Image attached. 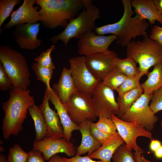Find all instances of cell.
Wrapping results in <instances>:
<instances>
[{"mask_svg":"<svg viewBox=\"0 0 162 162\" xmlns=\"http://www.w3.org/2000/svg\"><path fill=\"white\" fill-rule=\"evenodd\" d=\"M10 94L9 98L3 103L2 106L4 116L2 129L5 139H8L11 135H17L22 130V124L27 117V110L35 103L29 89L22 90L13 86Z\"/></svg>","mask_w":162,"mask_h":162,"instance_id":"cell-2","label":"cell"},{"mask_svg":"<svg viewBox=\"0 0 162 162\" xmlns=\"http://www.w3.org/2000/svg\"><path fill=\"white\" fill-rule=\"evenodd\" d=\"M48 92L49 100L53 105L57 111L63 129L64 137L70 142L73 131L79 130V125L74 123L70 117L64 103L51 88H46Z\"/></svg>","mask_w":162,"mask_h":162,"instance_id":"cell-18","label":"cell"},{"mask_svg":"<svg viewBox=\"0 0 162 162\" xmlns=\"http://www.w3.org/2000/svg\"><path fill=\"white\" fill-rule=\"evenodd\" d=\"M124 142L117 132L89 156L92 159H99L103 162H111V159L116 150Z\"/></svg>","mask_w":162,"mask_h":162,"instance_id":"cell-22","label":"cell"},{"mask_svg":"<svg viewBox=\"0 0 162 162\" xmlns=\"http://www.w3.org/2000/svg\"><path fill=\"white\" fill-rule=\"evenodd\" d=\"M64 104L71 119L78 125L86 120H96L91 93L77 90Z\"/></svg>","mask_w":162,"mask_h":162,"instance_id":"cell-8","label":"cell"},{"mask_svg":"<svg viewBox=\"0 0 162 162\" xmlns=\"http://www.w3.org/2000/svg\"><path fill=\"white\" fill-rule=\"evenodd\" d=\"M53 90L64 103H68L77 90L76 88L70 69L63 68L60 79L57 83L53 85Z\"/></svg>","mask_w":162,"mask_h":162,"instance_id":"cell-20","label":"cell"},{"mask_svg":"<svg viewBox=\"0 0 162 162\" xmlns=\"http://www.w3.org/2000/svg\"><path fill=\"white\" fill-rule=\"evenodd\" d=\"M118 58L116 52L107 51L86 56L85 63L89 71L96 78L102 80L116 68Z\"/></svg>","mask_w":162,"mask_h":162,"instance_id":"cell-12","label":"cell"},{"mask_svg":"<svg viewBox=\"0 0 162 162\" xmlns=\"http://www.w3.org/2000/svg\"><path fill=\"white\" fill-rule=\"evenodd\" d=\"M62 158L65 162H103L100 160L98 161L93 160L88 155L82 157L76 155L70 158L63 157Z\"/></svg>","mask_w":162,"mask_h":162,"instance_id":"cell-40","label":"cell"},{"mask_svg":"<svg viewBox=\"0 0 162 162\" xmlns=\"http://www.w3.org/2000/svg\"><path fill=\"white\" fill-rule=\"evenodd\" d=\"M28 153L29 156L27 162H46L42 153L40 152L33 149Z\"/></svg>","mask_w":162,"mask_h":162,"instance_id":"cell-39","label":"cell"},{"mask_svg":"<svg viewBox=\"0 0 162 162\" xmlns=\"http://www.w3.org/2000/svg\"><path fill=\"white\" fill-rule=\"evenodd\" d=\"M122 2L124 10L121 19L116 22L96 27L94 30L98 34H110L116 36L117 43L126 46L137 37L147 35L146 31L148 24L146 20L141 19L136 15L132 17L134 13L130 0H122Z\"/></svg>","mask_w":162,"mask_h":162,"instance_id":"cell-3","label":"cell"},{"mask_svg":"<svg viewBox=\"0 0 162 162\" xmlns=\"http://www.w3.org/2000/svg\"><path fill=\"white\" fill-rule=\"evenodd\" d=\"M37 0H24L22 5L16 10L13 11L10 16L9 21L0 30H5L21 24L36 23L40 19L37 6L34 7L36 4Z\"/></svg>","mask_w":162,"mask_h":162,"instance_id":"cell-16","label":"cell"},{"mask_svg":"<svg viewBox=\"0 0 162 162\" xmlns=\"http://www.w3.org/2000/svg\"><path fill=\"white\" fill-rule=\"evenodd\" d=\"M116 69L127 77L134 78L140 74L136 63L132 59L118 58L116 62Z\"/></svg>","mask_w":162,"mask_h":162,"instance_id":"cell-26","label":"cell"},{"mask_svg":"<svg viewBox=\"0 0 162 162\" xmlns=\"http://www.w3.org/2000/svg\"><path fill=\"white\" fill-rule=\"evenodd\" d=\"M33 149L41 152L47 160L58 153H63L71 157L74 156L76 153L73 143L63 138L45 137L40 141H34Z\"/></svg>","mask_w":162,"mask_h":162,"instance_id":"cell-14","label":"cell"},{"mask_svg":"<svg viewBox=\"0 0 162 162\" xmlns=\"http://www.w3.org/2000/svg\"><path fill=\"white\" fill-rule=\"evenodd\" d=\"M21 0H0V28L5 20L10 15L15 6L19 4Z\"/></svg>","mask_w":162,"mask_h":162,"instance_id":"cell-31","label":"cell"},{"mask_svg":"<svg viewBox=\"0 0 162 162\" xmlns=\"http://www.w3.org/2000/svg\"><path fill=\"white\" fill-rule=\"evenodd\" d=\"M143 75L139 74L133 78L127 77L123 83L116 90L118 95L130 91L140 85L139 81Z\"/></svg>","mask_w":162,"mask_h":162,"instance_id":"cell-34","label":"cell"},{"mask_svg":"<svg viewBox=\"0 0 162 162\" xmlns=\"http://www.w3.org/2000/svg\"><path fill=\"white\" fill-rule=\"evenodd\" d=\"M98 117V121L94 123L95 126L98 128L112 135L117 132L116 125L111 118L103 116Z\"/></svg>","mask_w":162,"mask_h":162,"instance_id":"cell-32","label":"cell"},{"mask_svg":"<svg viewBox=\"0 0 162 162\" xmlns=\"http://www.w3.org/2000/svg\"><path fill=\"white\" fill-rule=\"evenodd\" d=\"M112 158L113 162H136L132 151L127 149L124 142L117 149Z\"/></svg>","mask_w":162,"mask_h":162,"instance_id":"cell-29","label":"cell"},{"mask_svg":"<svg viewBox=\"0 0 162 162\" xmlns=\"http://www.w3.org/2000/svg\"><path fill=\"white\" fill-rule=\"evenodd\" d=\"M5 151L4 148L2 146H0V152H4Z\"/></svg>","mask_w":162,"mask_h":162,"instance_id":"cell-48","label":"cell"},{"mask_svg":"<svg viewBox=\"0 0 162 162\" xmlns=\"http://www.w3.org/2000/svg\"><path fill=\"white\" fill-rule=\"evenodd\" d=\"M152 94L143 93L120 118L126 122H136L151 131L158 120L149 105Z\"/></svg>","mask_w":162,"mask_h":162,"instance_id":"cell-7","label":"cell"},{"mask_svg":"<svg viewBox=\"0 0 162 162\" xmlns=\"http://www.w3.org/2000/svg\"><path fill=\"white\" fill-rule=\"evenodd\" d=\"M90 0H37L40 19L44 27L53 29L65 27L84 9L92 4Z\"/></svg>","mask_w":162,"mask_h":162,"instance_id":"cell-1","label":"cell"},{"mask_svg":"<svg viewBox=\"0 0 162 162\" xmlns=\"http://www.w3.org/2000/svg\"><path fill=\"white\" fill-rule=\"evenodd\" d=\"M86 56L73 57L69 60L71 76L76 89L91 93L102 80L96 78L88 69Z\"/></svg>","mask_w":162,"mask_h":162,"instance_id":"cell-10","label":"cell"},{"mask_svg":"<svg viewBox=\"0 0 162 162\" xmlns=\"http://www.w3.org/2000/svg\"><path fill=\"white\" fill-rule=\"evenodd\" d=\"M149 38L157 42L162 48V26H154L151 29Z\"/></svg>","mask_w":162,"mask_h":162,"instance_id":"cell-38","label":"cell"},{"mask_svg":"<svg viewBox=\"0 0 162 162\" xmlns=\"http://www.w3.org/2000/svg\"><path fill=\"white\" fill-rule=\"evenodd\" d=\"M0 162H7L5 156L1 154H0Z\"/></svg>","mask_w":162,"mask_h":162,"instance_id":"cell-46","label":"cell"},{"mask_svg":"<svg viewBox=\"0 0 162 162\" xmlns=\"http://www.w3.org/2000/svg\"><path fill=\"white\" fill-rule=\"evenodd\" d=\"M28 153L24 151L17 144H15L9 150L7 162H27Z\"/></svg>","mask_w":162,"mask_h":162,"instance_id":"cell-30","label":"cell"},{"mask_svg":"<svg viewBox=\"0 0 162 162\" xmlns=\"http://www.w3.org/2000/svg\"><path fill=\"white\" fill-rule=\"evenodd\" d=\"M91 132L95 138L102 144L110 139L113 135L105 132L98 128L94 123L92 122L90 127Z\"/></svg>","mask_w":162,"mask_h":162,"instance_id":"cell-36","label":"cell"},{"mask_svg":"<svg viewBox=\"0 0 162 162\" xmlns=\"http://www.w3.org/2000/svg\"><path fill=\"white\" fill-rule=\"evenodd\" d=\"M131 6L134 9L136 15L141 19L148 20L151 25L156 21L162 24V15L155 6L153 0H133Z\"/></svg>","mask_w":162,"mask_h":162,"instance_id":"cell-19","label":"cell"},{"mask_svg":"<svg viewBox=\"0 0 162 162\" xmlns=\"http://www.w3.org/2000/svg\"><path fill=\"white\" fill-rule=\"evenodd\" d=\"M127 77L116 68L109 73L102 80V82L111 89L116 91L124 82Z\"/></svg>","mask_w":162,"mask_h":162,"instance_id":"cell-27","label":"cell"},{"mask_svg":"<svg viewBox=\"0 0 162 162\" xmlns=\"http://www.w3.org/2000/svg\"><path fill=\"white\" fill-rule=\"evenodd\" d=\"M28 110L34 122L36 134L35 141L42 140L46 136L47 128L39 106H36L34 103L28 108Z\"/></svg>","mask_w":162,"mask_h":162,"instance_id":"cell-25","label":"cell"},{"mask_svg":"<svg viewBox=\"0 0 162 162\" xmlns=\"http://www.w3.org/2000/svg\"><path fill=\"white\" fill-rule=\"evenodd\" d=\"M160 125H161V129H162V119L161 121V122H160Z\"/></svg>","mask_w":162,"mask_h":162,"instance_id":"cell-49","label":"cell"},{"mask_svg":"<svg viewBox=\"0 0 162 162\" xmlns=\"http://www.w3.org/2000/svg\"><path fill=\"white\" fill-rule=\"evenodd\" d=\"M111 119L116 125L117 132L129 150L133 149L136 152L142 149L136 143V139L139 136H144L151 140L153 139L150 131L138 123L123 121L116 115H112Z\"/></svg>","mask_w":162,"mask_h":162,"instance_id":"cell-11","label":"cell"},{"mask_svg":"<svg viewBox=\"0 0 162 162\" xmlns=\"http://www.w3.org/2000/svg\"><path fill=\"white\" fill-rule=\"evenodd\" d=\"M101 81L91 93L95 115L97 118L103 116L110 118L112 115L118 116V106L114 91Z\"/></svg>","mask_w":162,"mask_h":162,"instance_id":"cell-9","label":"cell"},{"mask_svg":"<svg viewBox=\"0 0 162 162\" xmlns=\"http://www.w3.org/2000/svg\"><path fill=\"white\" fill-rule=\"evenodd\" d=\"M92 122L86 120L79 125L82 140L80 145L77 148L76 155L81 156L88 153V155L89 156L102 145L95 138L91 132L90 127Z\"/></svg>","mask_w":162,"mask_h":162,"instance_id":"cell-21","label":"cell"},{"mask_svg":"<svg viewBox=\"0 0 162 162\" xmlns=\"http://www.w3.org/2000/svg\"><path fill=\"white\" fill-rule=\"evenodd\" d=\"M151 100L149 106L155 114L162 110V87L153 92Z\"/></svg>","mask_w":162,"mask_h":162,"instance_id":"cell-35","label":"cell"},{"mask_svg":"<svg viewBox=\"0 0 162 162\" xmlns=\"http://www.w3.org/2000/svg\"><path fill=\"white\" fill-rule=\"evenodd\" d=\"M126 46L127 57L139 64L138 70L143 75L147 74L151 67L162 62V48L147 35L141 41L133 40Z\"/></svg>","mask_w":162,"mask_h":162,"instance_id":"cell-5","label":"cell"},{"mask_svg":"<svg viewBox=\"0 0 162 162\" xmlns=\"http://www.w3.org/2000/svg\"><path fill=\"white\" fill-rule=\"evenodd\" d=\"M32 68L37 78L44 82L46 88H51L50 81L54 72L53 69L42 66L36 62L32 64Z\"/></svg>","mask_w":162,"mask_h":162,"instance_id":"cell-28","label":"cell"},{"mask_svg":"<svg viewBox=\"0 0 162 162\" xmlns=\"http://www.w3.org/2000/svg\"><path fill=\"white\" fill-rule=\"evenodd\" d=\"M55 49V46L52 45L50 48L45 51H42L40 55L35 59L34 61L42 66L54 69L55 66L52 61L50 54Z\"/></svg>","mask_w":162,"mask_h":162,"instance_id":"cell-33","label":"cell"},{"mask_svg":"<svg viewBox=\"0 0 162 162\" xmlns=\"http://www.w3.org/2000/svg\"><path fill=\"white\" fill-rule=\"evenodd\" d=\"M154 153L156 158L158 159L162 158V145Z\"/></svg>","mask_w":162,"mask_h":162,"instance_id":"cell-45","label":"cell"},{"mask_svg":"<svg viewBox=\"0 0 162 162\" xmlns=\"http://www.w3.org/2000/svg\"><path fill=\"white\" fill-rule=\"evenodd\" d=\"M153 2L158 10L162 15V0H154Z\"/></svg>","mask_w":162,"mask_h":162,"instance_id":"cell-44","label":"cell"},{"mask_svg":"<svg viewBox=\"0 0 162 162\" xmlns=\"http://www.w3.org/2000/svg\"><path fill=\"white\" fill-rule=\"evenodd\" d=\"M0 61L13 86L21 90H28L30 82L28 63L19 52L7 45L0 47Z\"/></svg>","mask_w":162,"mask_h":162,"instance_id":"cell-4","label":"cell"},{"mask_svg":"<svg viewBox=\"0 0 162 162\" xmlns=\"http://www.w3.org/2000/svg\"><path fill=\"white\" fill-rule=\"evenodd\" d=\"M49 101L48 92L46 89L43 101L39 106L46 126L45 137L63 138V129L59 117L57 112L50 107Z\"/></svg>","mask_w":162,"mask_h":162,"instance_id":"cell-17","label":"cell"},{"mask_svg":"<svg viewBox=\"0 0 162 162\" xmlns=\"http://www.w3.org/2000/svg\"><path fill=\"white\" fill-rule=\"evenodd\" d=\"M41 23H26L18 25L12 32V35L20 48L32 50L39 47L43 42L37 36Z\"/></svg>","mask_w":162,"mask_h":162,"instance_id":"cell-15","label":"cell"},{"mask_svg":"<svg viewBox=\"0 0 162 162\" xmlns=\"http://www.w3.org/2000/svg\"><path fill=\"white\" fill-rule=\"evenodd\" d=\"M143 93L140 84L133 89L118 95L117 98L118 117L120 118Z\"/></svg>","mask_w":162,"mask_h":162,"instance_id":"cell-24","label":"cell"},{"mask_svg":"<svg viewBox=\"0 0 162 162\" xmlns=\"http://www.w3.org/2000/svg\"><path fill=\"white\" fill-rule=\"evenodd\" d=\"M100 17L99 9L92 4L71 20L62 32L51 37L49 40L54 44L62 40L66 46L71 39H79L86 33L93 31L96 27L95 21Z\"/></svg>","mask_w":162,"mask_h":162,"instance_id":"cell-6","label":"cell"},{"mask_svg":"<svg viewBox=\"0 0 162 162\" xmlns=\"http://www.w3.org/2000/svg\"><path fill=\"white\" fill-rule=\"evenodd\" d=\"M116 36L95 34L93 32H88L77 41V45L80 54L87 56L108 50L110 45L115 40Z\"/></svg>","mask_w":162,"mask_h":162,"instance_id":"cell-13","label":"cell"},{"mask_svg":"<svg viewBox=\"0 0 162 162\" xmlns=\"http://www.w3.org/2000/svg\"><path fill=\"white\" fill-rule=\"evenodd\" d=\"M47 162H65L62 158L56 154L52 156Z\"/></svg>","mask_w":162,"mask_h":162,"instance_id":"cell-42","label":"cell"},{"mask_svg":"<svg viewBox=\"0 0 162 162\" xmlns=\"http://www.w3.org/2000/svg\"><path fill=\"white\" fill-rule=\"evenodd\" d=\"M141 159L143 162H152L146 158L143 155L141 156Z\"/></svg>","mask_w":162,"mask_h":162,"instance_id":"cell-47","label":"cell"},{"mask_svg":"<svg viewBox=\"0 0 162 162\" xmlns=\"http://www.w3.org/2000/svg\"><path fill=\"white\" fill-rule=\"evenodd\" d=\"M161 145V143L160 141L152 139L151 140L149 148L152 151L154 152Z\"/></svg>","mask_w":162,"mask_h":162,"instance_id":"cell-41","label":"cell"},{"mask_svg":"<svg viewBox=\"0 0 162 162\" xmlns=\"http://www.w3.org/2000/svg\"><path fill=\"white\" fill-rule=\"evenodd\" d=\"M13 85L2 65L0 62V89L5 91L10 89Z\"/></svg>","mask_w":162,"mask_h":162,"instance_id":"cell-37","label":"cell"},{"mask_svg":"<svg viewBox=\"0 0 162 162\" xmlns=\"http://www.w3.org/2000/svg\"><path fill=\"white\" fill-rule=\"evenodd\" d=\"M154 66L153 70L147 74V80L140 84L143 93L148 94L162 87V62Z\"/></svg>","mask_w":162,"mask_h":162,"instance_id":"cell-23","label":"cell"},{"mask_svg":"<svg viewBox=\"0 0 162 162\" xmlns=\"http://www.w3.org/2000/svg\"><path fill=\"white\" fill-rule=\"evenodd\" d=\"M144 152V151L142 149L134 152V154L136 162H143L141 159V156Z\"/></svg>","mask_w":162,"mask_h":162,"instance_id":"cell-43","label":"cell"}]
</instances>
